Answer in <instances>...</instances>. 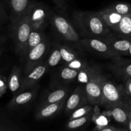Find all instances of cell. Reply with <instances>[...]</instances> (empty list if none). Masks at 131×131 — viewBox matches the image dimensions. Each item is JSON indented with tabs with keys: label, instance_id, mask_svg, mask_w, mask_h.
I'll return each mask as SVG.
<instances>
[{
	"label": "cell",
	"instance_id": "cell-30",
	"mask_svg": "<svg viewBox=\"0 0 131 131\" xmlns=\"http://www.w3.org/2000/svg\"><path fill=\"white\" fill-rule=\"evenodd\" d=\"M66 65L69 67L72 68V69H75V70H78L79 71L81 69H83V68L88 66V65L87 64L86 61H84V60H81L79 58H76L74 60H73L71 62L66 64Z\"/></svg>",
	"mask_w": 131,
	"mask_h": 131
},
{
	"label": "cell",
	"instance_id": "cell-6",
	"mask_svg": "<svg viewBox=\"0 0 131 131\" xmlns=\"http://www.w3.org/2000/svg\"><path fill=\"white\" fill-rule=\"evenodd\" d=\"M79 43L90 51L105 57L113 58L115 61L121 58V56L116 53L102 38H84L81 40Z\"/></svg>",
	"mask_w": 131,
	"mask_h": 131
},
{
	"label": "cell",
	"instance_id": "cell-43",
	"mask_svg": "<svg viewBox=\"0 0 131 131\" xmlns=\"http://www.w3.org/2000/svg\"><path fill=\"white\" fill-rule=\"evenodd\" d=\"M1 23H0V26H1Z\"/></svg>",
	"mask_w": 131,
	"mask_h": 131
},
{
	"label": "cell",
	"instance_id": "cell-25",
	"mask_svg": "<svg viewBox=\"0 0 131 131\" xmlns=\"http://www.w3.org/2000/svg\"><path fill=\"white\" fill-rule=\"evenodd\" d=\"M60 48V52H61V58H62V61H64L66 64L71 62L75 59L79 58V55L69 47L64 45L58 44Z\"/></svg>",
	"mask_w": 131,
	"mask_h": 131
},
{
	"label": "cell",
	"instance_id": "cell-23",
	"mask_svg": "<svg viewBox=\"0 0 131 131\" xmlns=\"http://www.w3.org/2000/svg\"><path fill=\"white\" fill-rule=\"evenodd\" d=\"M61 61H62V58H61L60 48L58 45L56 44L52 47L49 56L46 60L47 66L49 69L55 67L58 65Z\"/></svg>",
	"mask_w": 131,
	"mask_h": 131
},
{
	"label": "cell",
	"instance_id": "cell-26",
	"mask_svg": "<svg viewBox=\"0 0 131 131\" xmlns=\"http://www.w3.org/2000/svg\"><path fill=\"white\" fill-rule=\"evenodd\" d=\"M110 9L115 12L125 16L131 14V4L127 3H116L109 6Z\"/></svg>",
	"mask_w": 131,
	"mask_h": 131
},
{
	"label": "cell",
	"instance_id": "cell-37",
	"mask_svg": "<svg viewBox=\"0 0 131 131\" xmlns=\"http://www.w3.org/2000/svg\"><path fill=\"white\" fill-rule=\"evenodd\" d=\"M129 129L131 131V120H130V122H129Z\"/></svg>",
	"mask_w": 131,
	"mask_h": 131
},
{
	"label": "cell",
	"instance_id": "cell-31",
	"mask_svg": "<svg viewBox=\"0 0 131 131\" xmlns=\"http://www.w3.org/2000/svg\"><path fill=\"white\" fill-rule=\"evenodd\" d=\"M8 84H6V80L3 76L0 75V97L3 95L6 92Z\"/></svg>",
	"mask_w": 131,
	"mask_h": 131
},
{
	"label": "cell",
	"instance_id": "cell-41",
	"mask_svg": "<svg viewBox=\"0 0 131 131\" xmlns=\"http://www.w3.org/2000/svg\"><path fill=\"white\" fill-rule=\"evenodd\" d=\"M118 131H125V130H118Z\"/></svg>",
	"mask_w": 131,
	"mask_h": 131
},
{
	"label": "cell",
	"instance_id": "cell-7",
	"mask_svg": "<svg viewBox=\"0 0 131 131\" xmlns=\"http://www.w3.org/2000/svg\"><path fill=\"white\" fill-rule=\"evenodd\" d=\"M49 48V43L47 37L37 46L28 52L25 57L24 75L28 74L36 66L44 60Z\"/></svg>",
	"mask_w": 131,
	"mask_h": 131
},
{
	"label": "cell",
	"instance_id": "cell-4",
	"mask_svg": "<svg viewBox=\"0 0 131 131\" xmlns=\"http://www.w3.org/2000/svg\"><path fill=\"white\" fill-rule=\"evenodd\" d=\"M105 79L99 70L91 67L89 81L84 86L87 99L91 104L101 105L102 84Z\"/></svg>",
	"mask_w": 131,
	"mask_h": 131
},
{
	"label": "cell",
	"instance_id": "cell-38",
	"mask_svg": "<svg viewBox=\"0 0 131 131\" xmlns=\"http://www.w3.org/2000/svg\"><path fill=\"white\" fill-rule=\"evenodd\" d=\"M1 53H2V47H0V56H1Z\"/></svg>",
	"mask_w": 131,
	"mask_h": 131
},
{
	"label": "cell",
	"instance_id": "cell-13",
	"mask_svg": "<svg viewBox=\"0 0 131 131\" xmlns=\"http://www.w3.org/2000/svg\"><path fill=\"white\" fill-rule=\"evenodd\" d=\"M106 43L120 56H129V50L131 43V40L122 38H118L110 35L104 38Z\"/></svg>",
	"mask_w": 131,
	"mask_h": 131
},
{
	"label": "cell",
	"instance_id": "cell-19",
	"mask_svg": "<svg viewBox=\"0 0 131 131\" xmlns=\"http://www.w3.org/2000/svg\"><path fill=\"white\" fill-rule=\"evenodd\" d=\"M46 38V36L45 35V34L43 33L42 31L32 29L30 35H29V38H28V42H27L26 46L22 58L23 59L25 58L28 52L31 49H32L33 47L37 46L38 43H40Z\"/></svg>",
	"mask_w": 131,
	"mask_h": 131
},
{
	"label": "cell",
	"instance_id": "cell-5",
	"mask_svg": "<svg viewBox=\"0 0 131 131\" xmlns=\"http://www.w3.org/2000/svg\"><path fill=\"white\" fill-rule=\"evenodd\" d=\"M52 12L46 5L40 3L32 2L26 15L30 22L32 29L43 30L49 20Z\"/></svg>",
	"mask_w": 131,
	"mask_h": 131
},
{
	"label": "cell",
	"instance_id": "cell-33",
	"mask_svg": "<svg viewBox=\"0 0 131 131\" xmlns=\"http://www.w3.org/2000/svg\"><path fill=\"white\" fill-rule=\"evenodd\" d=\"M56 6V7L61 10H65L66 8V0H52Z\"/></svg>",
	"mask_w": 131,
	"mask_h": 131
},
{
	"label": "cell",
	"instance_id": "cell-42",
	"mask_svg": "<svg viewBox=\"0 0 131 131\" xmlns=\"http://www.w3.org/2000/svg\"><path fill=\"white\" fill-rule=\"evenodd\" d=\"M0 73H1V70H0Z\"/></svg>",
	"mask_w": 131,
	"mask_h": 131
},
{
	"label": "cell",
	"instance_id": "cell-39",
	"mask_svg": "<svg viewBox=\"0 0 131 131\" xmlns=\"http://www.w3.org/2000/svg\"><path fill=\"white\" fill-rule=\"evenodd\" d=\"M0 47H2V46H1V40H0Z\"/></svg>",
	"mask_w": 131,
	"mask_h": 131
},
{
	"label": "cell",
	"instance_id": "cell-9",
	"mask_svg": "<svg viewBox=\"0 0 131 131\" xmlns=\"http://www.w3.org/2000/svg\"><path fill=\"white\" fill-rule=\"evenodd\" d=\"M49 70V69L47 66L46 60H43L28 74L23 75L22 81V92L28 89H31L37 86V83Z\"/></svg>",
	"mask_w": 131,
	"mask_h": 131
},
{
	"label": "cell",
	"instance_id": "cell-8",
	"mask_svg": "<svg viewBox=\"0 0 131 131\" xmlns=\"http://www.w3.org/2000/svg\"><path fill=\"white\" fill-rule=\"evenodd\" d=\"M122 103V92L113 83L105 79L102 84L101 105L107 108H113Z\"/></svg>",
	"mask_w": 131,
	"mask_h": 131
},
{
	"label": "cell",
	"instance_id": "cell-35",
	"mask_svg": "<svg viewBox=\"0 0 131 131\" xmlns=\"http://www.w3.org/2000/svg\"><path fill=\"white\" fill-rule=\"evenodd\" d=\"M100 131H118V130L114 127H107L104 128V129H102V130Z\"/></svg>",
	"mask_w": 131,
	"mask_h": 131
},
{
	"label": "cell",
	"instance_id": "cell-32",
	"mask_svg": "<svg viewBox=\"0 0 131 131\" xmlns=\"http://www.w3.org/2000/svg\"><path fill=\"white\" fill-rule=\"evenodd\" d=\"M8 17L5 8L3 6V5L0 3V23L2 24V23L6 22L8 20Z\"/></svg>",
	"mask_w": 131,
	"mask_h": 131
},
{
	"label": "cell",
	"instance_id": "cell-15",
	"mask_svg": "<svg viewBox=\"0 0 131 131\" xmlns=\"http://www.w3.org/2000/svg\"><path fill=\"white\" fill-rule=\"evenodd\" d=\"M23 76L21 69L17 66H14L8 79V87L14 95L22 92Z\"/></svg>",
	"mask_w": 131,
	"mask_h": 131
},
{
	"label": "cell",
	"instance_id": "cell-1",
	"mask_svg": "<svg viewBox=\"0 0 131 131\" xmlns=\"http://www.w3.org/2000/svg\"><path fill=\"white\" fill-rule=\"evenodd\" d=\"M74 22L81 35L85 38H104L111 35V29L98 14L93 12H75Z\"/></svg>",
	"mask_w": 131,
	"mask_h": 131
},
{
	"label": "cell",
	"instance_id": "cell-11",
	"mask_svg": "<svg viewBox=\"0 0 131 131\" xmlns=\"http://www.w3.org/2000/svg\"><path fill=\"white\" fill-rule=\"evenodd\" d=\"M37 93V88L31 90L23 91L14 95L11 101L8 104L7 107L10 110H17L28 106L33 102Z\"/></svg>",
	"mask_w": 131,
	"mask_h": 131
},
{
	"label": "cell",
	"instance_id": "cell-29",
	"mask_svg": "<svg viewBox=\"0 0 131 131\" xmlns=\"http://www.w3.org/2000/svg\"><path fill=\"white\" fill-rule=\"evenodd\" d=\"M90 69L91 67L88 65L86 67L79 70L78 78H77L78 82L85 84L88 83L90 79Z\"/></svg>",
	"mask_w": 131,
	"mask_h": 131
},
{
	"label": "cell",
	"instance_id": "cell-12",
	"mask_svg": "<svg viewBox=\"0 0 131 131\" xmlns=\"http://www.w3.org/2000/svg\"><path fill=\"white\" fill-rule=\"evenodd\" d=\"M32 2L31 0H9L12 23H17L26 15Z\"/></svg>",
	"mask_w": 131,
	"mask_h": 131
},
{
	"label": "cell",
	"instance_id": "cell-2",
	"mask_svg": "<svg viewBox=\"0 0 131 131\" xmlns=\"http://www.w3.org/2000/svg\"><path fill=\"white\" fill-rule=\"evenodd\" d=\"M12 24L11 35L15 51L22 57L32 31L31 26L27 15L18 22L12 23Z\"/></svg>",
	"mask_w": 131,
	"mask_h": 131
},
{
	"label": "cell",
	"instance_id": "cell-21",
	"mask_svg": "<svg viewBox=\"0 0 131 131\" xmlns=\"http://www.w3.org/2000/svg\"><path fill=\"white\" fill-rule=\"evenodd\" d=\"M129 114L130 113L129 112L127 107L123 105V103L113 107L112 116L115 121L117 122L122 123V124L126 122L129 118Z\"/></svg>",
	"mask_w": 131,
	"mask_h": 131
},
{
	"label": "cell",
	"instance_id": "cell-14",
	"mask_svg": "<svg viewBox=\"0 0 131 131\" xmlns=\"http://www.w3.org/2000/svg\"><path fill=\"white\" fill-rule=\"evenodd\" d=\"M67 99L54 103L40 104L37 110L36 117L38 119H44L55 115L65 106Z\"/></svg>",
	"mask_w": 131,
	"mask_h": 131
},
{
	"label": "cell",
	"instance_id": "cell-36",
	"mask_svg": "<svg viewBox=\"0 0 131 131\" xmlns=\"http://www.w3.org/2000/svg\"><path fill=\"white\" fill-rule=\"evenodd\" d=\"M129 56H131V43H130V47H129Z\"/></svg>",
	"mask_w": 131,
	"mask_h": 131
},
{
	"label": "cell",
	"instance_id": "cell-3",
	"mask_svg": "<svg viewBox=\"0 0 131 131\" xmlns=\"http://www.w3.org/2000/svg\"><path fill=\"white\" fill-rule=\"evenodd\" d=\"M50 22L56 34L63 40L70 43L80 42L79 33L66 18L52 13Z\"/></svg>",
	"mask_w": 131,
	"mask_h": 131
},
{
	"label": "cell",
	"instance_id": "cell-24",
	"mask_svg": "<svg viewBox=\"0 0 131 131\" xmlns=\"http://www.w3.org/2000/svg\"><path fill=\"white\" fill-rule=\"evenodd\" d=\"M79 70L72 69L69 67H63L58 73V78L64 81H72L78 78Z\"/></svg>",
	"mask_w": 131,
	"mask_h": 131
},
{
	"label": "cell",
	"instance_id": "cell-34",
	"mask_svg": "<svg viewBox=\"0 0 131 131\" xmlns=\"http://www.w3.org/2000/svg\"><path fill=\"white\" fill-rule=\"evenodd\" d=\"M125 92L128 95L131 96V78L126 80L125 85Z\"/></svg>",
	"mask_w": 131,
	"mask_h": 131
},
{
	"label": "cell",
	"instance_id": "cell-20",
	"mask_svg": "<svg viewBox=\"0 0 131 131\" xmlns=\"http://www.w3.org/2000/svg\"><path fill=\"white\" fill-rule=\"evenodd\" d=\"M115 32L122 38L131 40V14L123 17Z\"/></svg>",
	"mask_w": 131,
	"mask_h": 131
},
{
	"label": "cell",
	"instance_id": "cell-16",
	"mask_svg": "<svg viewBox=\"0 0 131 131\" xmlns=\"http://www.w3.org/2000/svg\"><path fill=\"white\" fill-rule=\"evenodd\" d=\"M98 14L107 24V26L114 31H115L120 20L124 17L123 15L115 12L109 7L98 12Z\"/></svg>",
	"mask_w": 131,
	"mask_h": 131
},
{
	"label": "cell",
	"instance_id": "cell-40",
	"mask_svg": "<svg viewBox=\"0 0 131 131\" xmlns=\"http://www.w3.org/2000/svg\"><path fill=\"white\" fill-rule=\"evenodd\" d=\"M130 116H131V110H130Z\"/></svg>",
	"mask_w": 131,
	"mask_h": 131
},
{
	"label": "cell",
	"instance_id": "cell-17",
	"mask_svg": "<svg viewBox=\"0 0 131 131\" xmlns=\"http://www.w3.org/2000/svg\"><path fill=\"white\" fill-rule=\"evenodd\" d=\"M69 95V90L67 87H60L54 90L44 96L41 104L54 103L67 99Z\"/></svg>",
	"mask_w": 131,
	"mask_h": 131
},
{
	"label": "cell",
	"instance_id": "cell-10",
	"mask_svg": "<svg viewBox=\"0 0 131 131\" xmlns=\"http://www.w3.org/2000/svg\"><path fill=\"white\" fill-rule=\"evenodd\" d=\"M88 102L84 86H79L67 99L65 105V113H72L77 109L86 105Z\"/></svg>",
	"mask_w": 131,
	"mask_h": 131
},
{
	"label": "cell",
	"instance_id": "cell-18",
	"mask_svg": "<svg viewBox=\"0 0 131 131\" xmlns=\"http://www.w3.org/2000/svg\"><path fill=\"white\" fill-rule=\"evenodd\" d=\"M111 69L116 74L127 79L131 78V61H124L121 58L115 61Z\"/></svg>",
	"mask_w": 131,
	"mask_h": 131
},
{
	"label": "cell",
	"instance_id": "cell-28",
	"mask_svg": "<svg viewBox=\"0 0 131 131\" xmlns=\"http://www.w3.org/2000/svg\"><path fill=\"white\" fill-rule=\"evenodd\" d=\"M92 106H89V105L86 104L84 106H82V107L77 109L74 112L72 113L70 119V120H73V119H75L85 116V115H88L89 113H90L92 111Z\"/></svg>",
	"mask_w": 131,
	"mask_h": 131
},
{
	"label": "cell",
	"instance_id": "cell-22",
	"mask_svg": "<svg viewBox=\"0 0 131 131\" xmlns=\"http://www.w3.org/2000/svg\"><path fill=\"white\" fill-rule=\"evenodd\" d=\"M0 131H20V130L7 115L0 111Z\"/></svg>",
	"mask_w": 131,
	"mask_h": 131
},
{
	"label": "cell",
	"instance_id": "cell-27",
	"mask_svg": "<svg viewBox=\"0 0 131 131\" xmlns=\"http://www.w3.org/2000/svg\"><path fill=\"white\" fill-rule=\"evenodd\" d=\"M91 115H92V111L84 116L73 119V120H70L67 124L68 128L70 129H75L81 127L84 125L87 122H88V120L90 119Z\"/></svg>",
	"mask_w": 131,
	"mask_h": 131
}]
</instances>
